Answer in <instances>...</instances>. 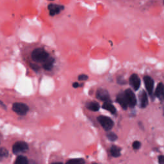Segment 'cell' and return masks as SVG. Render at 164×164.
<instances>
[{"label": "cell", "mask_w": 164, "mask_h": 164, "mask_svg": "<svg viewBox=\"0 0 164 164\" xmlns=\"http://www.w3.org/2000/svg\"><path fill=\"white\" fill-rule=\"evenodd\" d=\"M117 101L124 110L128 108V105L124 94H119L117 97Z\"/></svg>", "instance_id": "cell-10"}, {"label": "cell", "mask_w": 164, "mask_h": 164, "mask_svg": "<svg viewBox=\"0 0 164 164\" xmlns=\"http://www.w3.org/2000/svg\"><path fill=\"white\" fill-rule=\"evenodd\" d=\"M129 83L133 87L135 91H137L140 85V80L138 78V76L136 74H134L129 78Z\"/></svg>", "instance_id": "cell-8"}, {"label": "cell", "mask_w": 164, "mask_h": 164, "mask_svg": "<svg viewBox=\"0 0 164 164\" xmlns=\"http://www.w3.org/2000/svg\"><path fill=\"white\" fill-rule=\"evenodd\" d=\"M144 81L145 83L146 88L148 92H149V94H151L153 91V87H154V81L152 80L150 76H145L144 78Z\"/></svg>", "instance_id": "cell-9"}, {"label": "cell", "mask_w": 164, "mask_h": 164, "mask_svg": "<svg viewBox=\"0 0 164 164\" xmlns=\"http://www.w3.org/2000/svg\"><path fill=\"white\" fill-rule=\"evenodd\" d=\"M64 8L62 5L56 4H50L48 5V10H49V14L51 16H55L59 14Z\"/></svg>", "instance_id": "cell-7"}, {"label": "cell", "mask_w": 164, "mask_h": 164, "mask_svg": "<svg viewBox=\"0 0 164 164\" xmlns=\"http://www.w3.org/2000/svg\"><path fill=\"white\" fill-rule=\"evenodd\" d=\"M54 61V59L49 57L46 61L44 62L43 68H45V69H46L47 71L51 70L53 68V67Z\"/></svg>", "instance_id": "cell-12"}, {"label": "cell", "mask_w": 164, "mask_h": 164, "mask_svg": "<svg viewBox=\"0 0 164 164\" xmlns=\"http://www.w3.org/2000/svg\"><path fill=\"white\" fill-rule=\"evenodd\" d=\"M88 76H87L85 74H81L78 76V80L80 81H85L88 79Z\"/></svg>", "instance_id": "cell-22"}, {"label": "cell", "mask_w": 164, "mask_h": 164, "mask_svg": "<svg viewBox=\"0 0 164 164\" xmlns=\"http://www.w3.org/2000/svg\"><path fill=\"white\" fill-rule=\"evenodd\" d=\"M141 144L138 141H135L133 143V148L134 149H138L140 148Z\"/></svg>", "instance_id": "cell-21"}, {"label": "cell", "mask_w": 164, "mask_h": 164, "mask_svg": "<svg viewBox=\"0 0 164 164\" xmlns=\"http://www.w3.org/2000/svg\"><path fill=\"white\" fill-rule=\"evenodd\" d=\"M163 4H164V0H163Z\"/></svg>", "instance_id": "cell-28"}, {"label": "cell", "mask_w": 164, "mask_h": 164, "mask_svg": "<svg viewBox=\"0 0 164 164\" xmlns=\"http://www.w3.org/2000/svg\"><path fill=\"white\" fill-rule=\"evenodd\" d=\"M164 92V85L162 83H160L158 85L157 89L155 90V94L157 97H160L163 94Z\"/></svg>", "instance_id": "cell-16"}, {"label": "cell", "mask_w": 164, "mask_h": 164, "mask_svg": "<svg viewBox=\"0 0 164 164\" xmlns=\"http://www.w3.org/2000/svg\"><path fill=\"white\" fill-rule=\"evenodd\" d=\"M8 155V151L5 148H0V158L7 157Z\"/></svg>", "instance_id": "cell-19"}, {"label": "cell", "mask_w": 164, "mask_h": 164, "mask_svg": "<svg viewBox=\"0 0 164 164\" xmlns=\"http://www.w3.org/2000/svg\"><path fill=\"white\" fill-rule=\"evenodd\" d=\"M0 105H1V106H2L4 108H6V106H5V105L3 104V103H2V101H0Z\"/></svg>", "instance_id": "cell-26"}, {"label": "cell", "mask_w": 164, "mask_h": 164, "mask_svg": "<svg viewBox=\"0 0 164 164\" xmlns=\"http://www.w3.org/2000/svg\"><path fill=\"white\" fill-rule=\"evenodd\" d=\"M15 163L16 164H27L28 163V161L25 157L20 155L18 156V157L16 158Z\"/></svg>", "instance_id": "cell-17"}, {"label": "cell", "mask_w": 164, "mask_h": 164, "mask_svg": "<svg viewBox=\"0 0 164 164\" xmlns=\"http://www.w3.org/2000/svg\"><path fill=\"white\" fill-rule=\"evenodd\" d=\"M12 110L20 115H24L26 114L29 110L28 106L22 103H15L12 105Z\"/></svg>", "instance_id": "cell-3"}, {"label": "cell", "mask_w": 164, "mask_h": 164, "mask_svg": "<svg viewBox=\"0 0 164 164\" xmlns=\"http://www.w3.org/2000/svg\"><path fill=\"white\" fill-rule=\"evenodd\" d=\"M103 108L114 114L116 112V109L113 105H112L109 101H105L103 105Z\"/></svg>", "instance_id": "cell-13"}, {"label": "cell", "mask_w": 164, "mask_h": 164, "mask_svg": "<svg viewBox=\"0 0 164 164\" xmlns=\"http://www.w3.org/2000/svg\"><path fill=\"white\" fill-rule=\"evenodd\" d=\"M108 138L111 141H115L117 139V136L114 133H109L107 135Z\"/></svg>", "instance_id": "cell-20"}, {"label": "cell", "mask_w": 164, "mask_h": 164, "mask_svg": "<svg viewBox=\"0 0 164 164\" xmlns=\"http://www.w3.org/2000/svg\"><path fill=\"white\" fill-rule=\"evenodd\" d=\"M110 152L111 155L114 157H119L120 155H121V148L116 146H113L111 147Z\"/></svg>", "instance_id": "cell-14"}, {"label": "cell", "mask_w": 164, "mask_h": 164, "mask_svg": "<svg viewBox=\"0 0 164 164\" xmlns=\"http://www.w3.org/2000/svg\"><path fill=\"white\" fill-rule=\"evenodd\" d=\"M158 162L161 164H164V156H160L158 157Z\"/></svg>", "instance_id": "cell-23"}, {"label": "cell", "mask_w": 164, "mask_h": 164, "mask_svg": "<svg viewBox=\"0 0 164 164\" xmlns=\"http://www.w3.org/2000/svg\"><path fill=\"white\" fill-rule=\"evenodd\" d=\"M140 105L142 108H146L148 105V99L146 92L144 91L142 92L140 95Z\"/></svg>", "instance_id": "cell-11"}, {"label": "cell", "mask_w": 164, "mask_h": 164, "mask_svg": "<svg viewBox=\"0 0 164 164\" xmlns=\"http://www.w3.org/2000/svg\"><path fill=\"white\" fill-rule=\"evenodd\" d=\"M124 94L126 96L128 106L131 108L134 107L137 104V99L133 91L131 89H127L125 91Z\"/></svg>", "instance_id": "cell-5"}, {"label": "cell", "mask_w": 164, "mask_h": 164, "mask_svg": "<svg viewBox=\"0 0 164 164\" xmlns=\"http://www.w3.org/2000/svg\"><path fill=\"white\" fill-rule=\"evenodd\" d=\"M85 161L82 159V158H78V159H72L67 162V163H70V164H82L84 163Z\"/></svg>", "instance_id": "cell-18"}, {"label": "cell", "mask_w": 164, "mask_h": 164, "mask_svg": "<svg viewBox=\"0 0 164 164\" xmlns=\"http://www.w3.org/2000/svg\"><path fill=\"white\" fill-rule=\"evenodd\" d=\"M97 120L102 127L106 130H110L114 126V122L112 120L108 117L101 115L97 117Z\"/></svg>", "instance_id": "cell-2"}, {"label": "cell", "mask_w": 164, "mask_h": 164, "mask_svg": "<svg viewBox=\"0 0 164 164\" xmlns=\"http://www.w3.org/2000/svg\"><path fill=\"white\" fill-rule=\"evenodd\" d=\"M96 96L98 99L103 101H110V96H109L108 92L103 89H98L96 93Z\"/></svg>", "instance_id": "cell-6"}, {"label": "cell", "mask_w": 164, "mask_h": 164, "mask_svg": "<svg viewBox=\"0 0 164 164\" xmlns=\"http://www.w3.org/2000/svg\"><path fill=\"white\" fill-rule=\"evenodd\" d=\"M73 87H74V88H77V87H80L81 85L78 83H77V82H75L74 84H73Z\"/></svg>", "instance_id": "cell-25"}, {"label": "cell", "mask_w": 164, "mask_h": 164, "mask_svg": "<svg viewBox=\"0 0 164 164\" xmlns=\"http://www.w3.org/2000/svg\"><path fill=\"white\" fill-rule=\"evenodd\" d=\"M49 57V54L42 48L35 49L31 53V58L35 62H44Z\"/></svg>", "instance_id": "cell-1"}, {"label": "cell", "mask_w": 164, "mask_h": 164, "mask_svg": "<svg viewBox=\"0 0 164 164\" xmlns=\"http://www.w3.org/2000/svg\"><path fill=\"white\" fill-rule=\"evenodd\" d=\"M87 108L89 109L90 110L96 112L97 110H99L100 106L99 103H97L96 102H91V103L87 104Z\"/></svg>", "instance_id": "cell-15"}, {"label": "cell", "mask_w": 164, "mask_h": 164, "mask_svg": "<svg viewBox=\"0 0 164 164\" xmlns=\"http://www.w3.org/2000/svg\"><path fill=\"white\" fill-rule=\"evenodd\" d=\"M50 1H53V0H50Z\"/></svg>", "instance_id": "cell-29"}, {"label": "cell", "mask_w": 164, "mask_h": 164, "mask_svg": "<svg viewBox=\"0 0 164 164\" xmlns=\"http://www.w3.org/2000/svg\"><path fill=\"white\" fill-rule=\"evenodd\" d=\"M30 65H31V67L34 69L35 71H38L39 69V67L35 64H30Z\"/></svg>", "instance_id": "cell-24"}, {"label": "cell", "mask_w": 164, "mask_h": 164, "mask_svg": "<svg viewBox=\"0 0 164 164\" xmlns=\"http://www.w3.org/2000/svg\"><path fill=\"white\" fill-rule=\"evenodd\" d=\"M163 98H164V92H163Z\"/></svg>", "instance_id": "cell-27"}, {"label": "cell", "mask_w": 164, "mask_h": 164, "mask_svg": "<svg viewBox=\"0 0 164 164\" xmlns=\"http://www.w3.org/2000/svg\"><path fill=\"white\" fill-rule=\"evenodd\" d=\"M28 149V146L25 142H17L12 147V151L14 154L17 155L21 152H25Z\"/></svg>", "instance_id": "cell-4"}]
</instances>
